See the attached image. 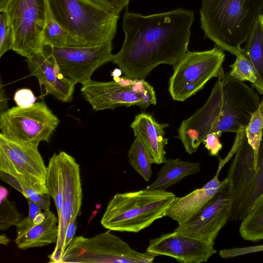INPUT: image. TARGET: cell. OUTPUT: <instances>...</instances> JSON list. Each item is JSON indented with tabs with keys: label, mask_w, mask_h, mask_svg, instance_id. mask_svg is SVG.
Instances as JSON below:
<instances>
[{
	"label": "cell",
	"mask_w": 263,
	"mask_h": 263,
	"mask_svg": "<svg viewBox=\"0 0 263 263\" xmlns=\"http://www.w3.org/2000/svg\"><path fill=\"white\" fill-rule=\"evenodd\" d=\"M193 11L179 8L147 15L126 12L125 37L111 62L130 79L145 80L158 65H175L188 51Z\"/></svg>",
	"instance_id": "1"
},
{
	"label": "cell",
	"mask_w": 263,
	"mask_h": 263,
	"mask_svg": "<svg viewBox=\"0 0 263 263\" xmlns=\"http://www.w3.org/2000/svg\"><path fill=\"white\" fill-rule=\"evenodd\" d=\"M262 10L263 0H202L201 27L216 46L238 56Z\"/></svg>",
	"instance_id": "2"
},
{
	"label": "cell",
	"mask_w": 263,
	"mask_h": 263,
	"mask_svg": "<svg viewBox=\"0 0 263 263\" xmlns=\"http://www.w3.org/2000/svg\"><path fill=\"white\" fill-rule=\"evenodd\" d=\"M54 19L82 47L112 42L119 14L89 0H46Z\"/></svg>",
	"instance_id": "3"
},
{
	"label": "cell",
	"mask_w": 263,
	"mask_h": 263,
	"mask_svg": "<svg viewBox=\"0 0 263 263\" xmlns=\"http://www.w3.org/2000/svg\"><path fill=\"white\" fill-rule=\"evenodd\" d=\"M175 197L165 190L146 189L117 193L108 202L101 224L110 231L138 233L165 216Z\"/></svg>",
	"instance_id": "4"
},
{
	"label": "cell",
	"mask_w": 263,
	"mask_h": 263,
	"mask_svg": "<svg viewBox=\"0 0 263 263\" xmlns=\"http://www.w3.org/2000/svg\"><path fill=\"white\" fill-rule=\"evenodd\" d=\"M110 230L91 237H74L61 262L151 263L155 256L133 249Z\"/></svg>",
	"instance_id": "5"
},
{
	"label": "cell",
	"mask_w": 263,
	"mask_h": 263,
	"mask_svg": "<svg viewBox=\"0 0 263 263\" xmlns=\"http://www.w3.org/2000/svg\"><path fill=\"white\" fill-rule=\"evenodd\" d=\"M114 79L108 82L90 80L82 84L81 93L93 110L113 109L121 106L146 108L156 104L154 88L145 80L125 77Z\"/></svg>",
	"instance_id": "6"
},
{
	"label": "cell",
	"mask_w": 263,
	"mask_h": 263,
	"mask_svg": "<svg viewBox=\"0 0 263 263\" xmlns=\"http://www.w3.org/2000/svg\"><path fill=\"white\" fill-rule=\"evenodd\" d=\"M217 46L202 51H188L173 66L168 91L174 100L184 101L202 89L212 78L218 77L224 60Z\"/></svg>",
	"instance_id": "7"
},
{
	"label": "cell",
	"mask_w": 263,
	"mask_h": 263,
	"mask_svg": "<svg viewBox=\"0 0 263 263\" xmlns=\"http://www.w3.org/2000/svg\"><path fill=\"white\" fill-rule=\"evenodd\" d=\"M60 120L44 102L13 107L0 113L1 133L14 141L39 146L48 142Z\"/></svg>",
	"instance_id": "8"
},
{
	"label": "cell",
	"mask_w": 263,
	"mask_h": 263,
	"mask_svg": "<svg viewBox=\"0 0 263 263\" xmlns=\"http://www.w3.org/2000/svg\"><path fill=\"white\" fill-rule=\"evenodd\" d=\"M47 9L46 0H6L0 6V11L6 12L13 31L12 50L27 59L42 49Z\"/></svg>",
	"instance_id": "9"
},
{
	"label": "cell",
	"mask_w": 263,
	"mask_h": 263,
	"mask_svg": "<svg viewBox=\"0 0 263 263\" xmlns=\"http://www.w3.org/2000/svg\"><path fill=\"white\" fill-rule=\"evenodd\" d=\"M0 171L37 193H49L47 167L37 146L14 141L0 133Z\"/></svg>",
	"instance_id": "10"
},
{
	"label": "cell",
	"mask_w": 263,
	"mask_h": 263,
	"mask_svg": "<svg viewBox=\"0 0 263 263\" xmlns=\"http://www.w3.org/2000/svg\"><path fill=\"white\" fill-rule=\"evenodd\" d=\"M112 42L83 47L60 48L46 45L42 48L65 77L82 84L91 80L97 69L112 61Z\"/></svg>",
	"instance_id": "11"
},
{
	"label": "cell",
	"mask_w": 263,
	"mask_h": 263,
	"mask_svg": "<svg viewBox=\"0 0 263 263\" xmlns=\"http://www.w3.org/2000/svg\"><path fill=\"white\" fill-rule=\"evenodd\" d=\"M219 74L222 80L223 96L219 122L213 133L220 137L223 132L236 134L241 127H246L261 101L253 88L232 78L222 67Z\"/></svg>",
	"instance_id": "12"
},
{
	"label": "cell",
	"mask_w": 263,
	"mask_h": 263,
	"mask_svg": "<svg viewBox=\"0 0 263 263\" xmlns=\"http://www.w3.org/2000/svg\"><path fill=\"white\" fill-rule=\"evenodd\" d=\"M233 197L227 177L216 194L194 215L175 229L181 234L214 242L220 230L229 221Z\"/></svg>",
	"instance_id": "13"
},
{
	"label": "cell",
	"mask_w": 263,
	"mask_h": 263,
	"mask_svg": "<svg viewBox=\"0 0 263 263\" xmlns=\"http://www.w3.org/2000/svg\"><path fill=\"white\" fill-rule=\"evenodd\" d=\"M61 166L63 203L59 218V234L55 247L48 257V262L60 263L64 253L63 245L69 224L76 220L82 202L83 194L80 165L75 159L65 152L58 154Z\"/></svg>",
	"instance_id": "14"
},
{
	"label": "cell",
	"mask_w": 263,
	"mask_h": 263,
	"mask_svg": "<svg viewBox=\"0 0 263 263\" xmlns=\"http://www.w3.org/2000/svg\"><path fill=\"white\" fill-rule=\"evenodd\" d=\"M223 89L219 74L204 105L184 120L178 129V138L185 151L195 153L205 138L213 133L219 122L222 101Z\"/></svg>",
	"instance_id": "15"
},
{
	"label": "cell",
	"mask_w": 263,
	"mask_h": 263,
	"mask_svg": "<svg viewBox=\"0 0 263 263\" xmlns=\"http://www.w3.org/2000/svg\"><path fill=\"white\" fill-rule=\"evenodd\" d=\"M214 242H207L174 231L149 240L146 252L154 256H167L179 262L206 261L216 253Z\"/></svg>",
	"instance_id": "16"
},
{
	"label": "cell",
	"mask_w": 263,
	"mask_h": 263,
	"mask_svg": "<svg viewBox=\"0 0 263 263\" xmlns=\"http://www.w3.org/2000/svg\"><path fill=\"white\" fill-rule=\"evenodd\" d=\"M26 62L31 75L38 79L46 95H51L63 103L71 101L77 83L65 77L42 49L27 58Z\"/></svg>",
	"instance_id": "17"
},
{
	"label": "cell",
	"mask_w": 263,
	"mask_h": 263,
	"mask_svg": "<svg viewBox=\"0 0 263 263\" xmlns=\"http://www.w3.org/2000/svg\"><path fill=\"white\" fill-rule=\"evenodd\" d=\"M168 124L158 123L149 114L142 112L135 116L130 125L134 136L142 143L152 163L160 164L166 161L164 146L168 138L164 137V129Z\"/></svg>",
	"instance_id": "18"
},
{
	"label": "cell",
	"mask_w": 263,
	"mask_h": 263,
	"mask_svg": "<svg viewBox=\"0 0 263 263\" xmlns=\"http://www.w3.org/2000/svg\"><path fill=\"white\" fill-rule=\"evenodd\" d=\"M254 172V154L248 142L245 131L227 177L233 197L231 214L237 208L239 200Z\"/></svg>",
	"instance_id": "19"
},
{
	"label": "cell",
	"mask_w": 263,
	"mask_h": 263,
	"mask_svg": "<svg viewBox=\"0 0 263 263\" xmlns=\"http://www.w3.org/2000/svg\"><path fill=\"white\" fill-rule=\"evenodd\" d=\"M220 171L201 188L181 197H176L170 205L165 215L180 224L200 210L218 191L223 180L218 179Z\"/></svg>",
	"instance_id": "20"
},
{
	"label": "cell",
	"mask_w": 263,
	"mask_h": 263,
	"mask_svg": "<svg viewBox=\"0 0 263 263\" xmlns=\"http://www.w3.org/2000/svg\"><path fill=\"white\" fill-rule=\"evenodd\" d=\"M45 217L40 224L33 226L25 235L15 238L17 247L22 250L42 247L57 242L59 218L50 210L44 211Z\"/></svg>",
	"instance_id": "21"
},
{
	"label": "cell",
	"mask_w": 263,
	"mask_h": 263,
	"mask_svg": "<svg viewBox=\"0 0 263 263\" xmlns=\"http://www.w3.org/2000/svg\"><path fill=\"white\" fill-rule=\"evenodd\" d=\"M159 171L155 181L146 187L150 190H165L180 182L185 177L196 174L200 170L199 162L181 160L178 158L166 159Z\"/></svg>",
	"instance_id": "22"
},
{
	"label": "cell",
	"mask_w": 263,
	"mask_h": 263,
	"mask_svg": "<svg viewBox=\"0 0 263 263\" xmlns=\"http://www.w3.org/2000/svg\"><path fill=\"white\" fill-rule=\"evenodd\" d=\"M246 42L242 54L249 60L256 71L257 80L253 86L263 95V14L259 16Z\"/></svg>",
	"instance_id": "23"
},
{
	"label": "cell",
	"mask_w": 263,
	"mask_h": 263,
	"mask_svg": "<svg viewBox=\"0 0 263 263\" xmlns=\"http://www.w3.org/2000/svg\"><path fill=\"white\" fill-rule=\"evenodd\" d=\"M263 193V142L258 153L255 172L245 189L236 210L231 214L229 221L242 220Z\"/></svg>",
	"instance_id": "24"
},
{
	"label": "cell",
	"mask_w": 263,
	"mask_h": 263,
	"mask_svg": "<svg viewBox=\"0 0 263 263\" xmlns=\"http://www.w3.org/2000/svg\"><path fill=\"white\" fill-rule=\"evenodd\" d=\"M42 42L43 47L50 45L60 48L83 47L77 39L54 19L48 7L46 21L42 33Z\"/></svg>",
	"instance_id": "25"
},
{
	"label": "cell",
	"mask_w": 263,
	"mask_h": 263,
	"mask_svg": "<svg viewBox=\"0 0 263 263\" xmlns=\"http://www.w3.org/2000/svg\"><path fill=\"white\" fill-rule=\"evenodd\" d=\"M241 220L239 232L243 239L253 242L263 239V193Z\"/></svg>",
	"instance_id": "26"
},
{
	"label": "cell",
	"mask_w": 263,
	"mask_h": 263,
	"mask_svg": "<svg viewBox=\"0 0 263 263\" xmlns=\"http://www.w3.org/2000/svg\"><path fill=\"white\" fill-rule=\"evenodd\" d=\"M46 186L57 208L58 217L61 214L63 203V186L61 166L58 154L54 153L47 166Z\"/></svg>",
	"instance_id": "27"
},
{
	"label": "cell",
	"mask_w": 263,
	"mask_h": 263,
	"mask_svg": "<svg viewBox=\"0 0 263 263\" xmlns=\"http://www.w3.org/2000/svg\"><path fill=\"white\" fill-rule=\"evenodd\" d=\"M128 161L131 166L146 181L152 176V163L140 139L136 137L128 151Z\"/></svg>",
	"instance_id": "28"
},
{
	"label": "cell",
	"mask_w": 263,
	"mask_h": 263,
	"mask_svg": "<svg viewBox=\"0 0 263 263\" xmlns=\"http://www.w3.org/2000/svg\"><path fill=\"white\" fill-rule=\"evenodd\" d=\"M245 133L248 142L254 152L255 168L263 135V98L258 108L252 114L250 121L246 127Z\"/></svg>",
	"instance_id": "29"
},
{
	"label": "cell",
	"mask_w": 263,
	"mask_h": 263,
	"mask_svg": "<svg viewBox=\"0 0 263 263\" xmlns=\"http://www.w3.org/2000/svg\"><path fill=\"white\" fill-rule=\"evenodd\" d=\"M231 68L229 72L233 79L241 82L249 81L252 84L257 80L255 69L249 60L242 53L236 56L234 63L230 65Z\"/></svg>",
	"instance_id": "30"
},
{
	"label": "cell",
	"mask_w": 263,
	"mask_h": 263,
	"mask_svg": "<svg viewBox=\"0 0 263 263\" xmlns=\"http://www.w3.org/2000/svg\"><path fill=\"white\" fill-rule=\"evenodd\" d=\"M0 197V229L4 231L15 226L24 217L14 201L8 200V197Z\"/></svg>",
	"instance_id": "31"
},
{
	"label": "cell",
	"mask_w": 263,
	"mask_h": 263,
	"mask_svg": "<svg viewBox=\"0 0 263 263\" xmlns=\"http://www.w3.org/2000/svg\"><path fill=\"white\" fill-rule=\"evenodd\" d=\"M0 57L12 50L14 36L12 28L5 11H0Z\"/></svg>",
	"instance_id": "32"
},
{
	"label": "cell",
	"mask_w": 263,
	"mask_h": 263,
	"mask_svg": "<svg viewBox=\"0 0 263 263\" xmlns=\"http://www.w3.org/2000/svg\"><path fill=\"white\" fill-rule=\"evenodd\" d=\"M21 193L26 199H30L36 203L42 210H50L51 196L49 193L39 194L22 185Z\"/></svg>",
	"instance_id": "33"
},
{
	"label": "cell",
	"mask_w": 263,
	"mask_h": 263,
	"mask_svg": "<svg viewBox=\"0 0 263 263\" xmlns=\"http://www.w3.org/2000/svg\"><path fill=\"white\" fill-rule=\"evenodd\" d=\"M14 100L17 106L26 107L35 103L36 98L30 89L22 88L15 92Z\"/></svg>",
	"instance_id": "34"
},
{
	"label": "cell",
	"mask_w": 263,
	"mask_h": 263,
	"mask_svg": "<svg viewBox=\"0 0 263 263\" xmlns=\"http://www.w3.org/2000/svg\"><path fill=\"white\" fill-rule=\"evenodd\" d=\"M219 136L215 133H212L207 135L202 141L205 147L208 149L212 156H216L222 148V144Z\"/></svg>",
	"instance_id": "35"
},
{
	"label": "cell",
	"mask_w": 263,
	"mask_h": 263,
	"mask_svg": "<svg viewBox=\"0 0 263 263\" xmlns=\"http://www.w3.org/2000/svg\"><path fill=\"white\" fill-rule=\"evenodd\" d=\"M98 4L106 9L119 14L125 8H127L130 0H89Z\"/></svg>",
	"instance_id": "36"
},
{
	"label": "cell",
	"mask_w": 263,
	"mask_h": 263,
	"mask_svg": "<svg viewBox=\"0 0 263 263\" xmlns=\"http://www.w3.org/2000/svg\"><path fill=\"white\" fill-rule=\"evenodd\" d=\"M77 229L76 220H72L68 225L65 237L63 250L65 251L67 247L74 237Z\"/></svg>",
	"instance_id": "37"
},
{
	"label": "cell",
	"mask_w": 263,
	"mask_h": 263,
	"mask_svg": "<svg viewBox=\"0 0 263 263\" xmlns=\"http://www.w3.org/2000/svg\"><path fill=\"white\" fill-rule=\"evenodd\" d=\"M4 90L3 89L2 85H1V113L5 110L7 109V101H6L5 92L3 91Z\"/></svg>",
	"instance_id": "38"
},
{
	"label": "cell",
	"mask_w": 263,
	"mask_h": 263,
	"mask_svg": "<svg viewBox=\"0 0 263 263\" xmlns=\"http://www.w3.org/2000/svg\"><path fill=\"white\" fill-rule=\"evenodd\" d=\"M10 242V239L6 236L5 234H2L0 236V243L5 246H7Z\"/></svg>",
	"instance_id": "39"
},
{
	"label": "cell",
	"mask_w": 263,
	"mask_h": 263,
	"mask_svg": "<svg viewBox=\"0 0 263 263\" xmlns=\"http://www.w3.org/2000/svg\"><path fill=\"white\" fill-rule=\"evenodd\" d=\"M6 1V0H0V6H3L5 4Z\"/></svg>",
	"instance_id": "40"
}]
</instances>
